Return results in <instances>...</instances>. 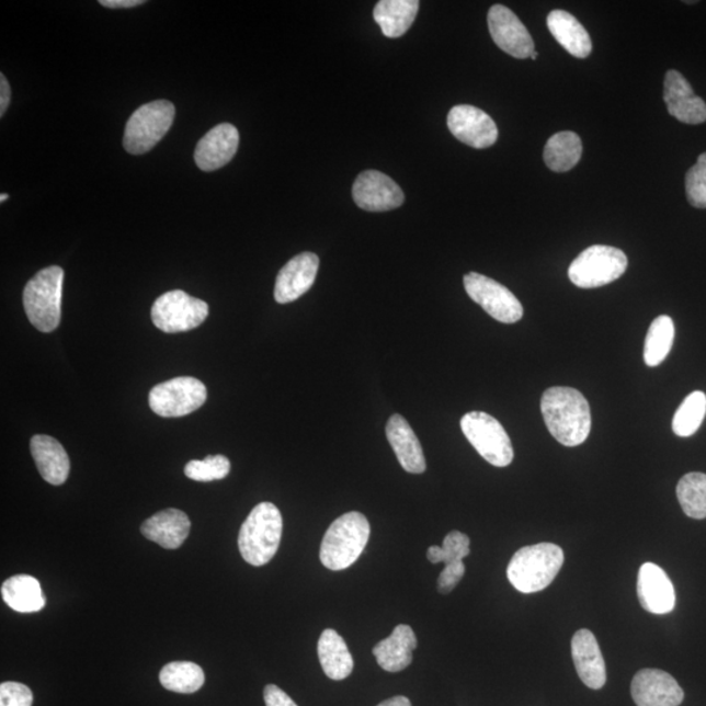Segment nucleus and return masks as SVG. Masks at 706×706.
Here are the masks:
<instances>
[{
	"label": "nucleus",
	"mask_w": 706,
	"mask_h": 706,
	"mask_svg": "<svg viewBox=\"0 0 706 706\" xmlns=\"http://www.w3.org/2000/svg\"><path fill=\"white\" fill-rule=\"evenodd\" d=\"M466 567L464 561L452 562L446 565L441 572L437 581L439 592L441 594H449L457 588L459 581L464 579Z\"/></svg>",
	"instance_id": "nucleus-38"
},
{
	"label": "nucleus",
	"mask_w": 706,
	"mask_h": 706,
	"mask_svg": "<svg viewBox=\"0 0 706 706\" xmlns=\"http://www.w3.org/2000/svg\"><path fill=\"white\" fill-rule=\"evenodd\" d=\"M207 400L205 384L194 377H176L156 385L149 392V407L156 415L181 418L192 413Z\"/></svg>",
	"instance_id": "nucleus-10"
},
{
	"label": "nucleus",
	"mask_w": 706,
	"mask_h": 706,
	"mask_svg": "<svg viewBox=\"0 0 706 706\" xmlns=\"http://www.w3.org/2000/svg\"><path fill=\"white\" fill-rule=\"evenodd\" d=\"M441 548H443V562H445V566L464 561L470 555V538L464 533L452 532L445 536Z\"/></svg>",
	"instance_id": "nucleus-36"
},
{
	"label": "nucleus",
	"mask_w": 706,
	"mask_h": 706,
	"mask_svg": "<svg viewBox=\"0 0 706 706\" xmlns=\"http://www.w3.org/2000/svg\"><path fill=\"white\" fill-rule=\"evenodd\" d=\"M540 409L549 433L561 445L579 446L592 431V412L579 390L555 386L543 394Z\"/></svg>",
	"instance_id": "nucleus-1"
},
{
	"label": "nucleus",
	"mask_w": 706,
	"mask_h": 706,
	"mask_svg": "<svg viewBox=\"0 0 706 706\" xmlns=\"http://www.w3.org/2000/svg\"><path fill=\"white\" fill-rule=\"evenodd\" d=\"M685 192L691 206L706 208V152L685 175Z\"/></svg>",
	"instance_id": "nucleus-35"
},
{
	"label": "nucleus",
	"mask_w": 706,
	"mask_h": 706,
	"mask_svg": "<svg viewBox=\"0 0 706 706\" xmlns=\"http://www.w3.org/2000/svg\"><path fill=\"white\" fill-rule=\"evenodd\" d=\"M230 462L224 456H209L203 460H190L185 466V475L195 481H214L228 477Z\"/></svg>",
	"instance_id": "nucleus-34"
},
{
	"label": "nucleus",
	"mask_w": 706,
	"mask_h": 706,
	"mask_svg": "<svg viewBox=\"0 0 706 706\" xmlns=\"http://www.w3.org/2000/svg\"><path fill=\"white\" fill-rule=\"evenodd\" d=\"M264 703L266 706H297L292 698L285 694L277 685L269 684L263 692Z\"/></svg>",
	"instance_id": "nucleus-39"
},
{
	"label": "nucleus",
	"mask_w": 706,
	"mask_h": 706,
	"mask_svg": "<svg viewBox=\"0 0 706 706\" xmlns=\"http://www.w3.org/2000/svg\"><path fill=\"white\" fill-rule=\"evenodd\" d=\"M65 273L59 266L41 270L25 285L23 303L26 316L41 332H52L60 323Z\"/></svg>",
	"instance_id": "nucleus-5"
},
{
	"label": "nucleus",
	"mask_w": 706,
	"mask_h": 706,
	"mask_svg": "<svg viewBox=\"0 0 706 706\" xmlns=\"http://www.w3.org/2000/svg\"><path fill=\"white\" fill-rule=\"evenodd\" d=\"M706 415V396L703 391L691 392L683 400L672 419V431L679 437H690L702 426Z\"/></svg>",
	"instance_id": "nucleus-33"
},
{
	"label": "nucleus",
	"mask_w": 706,
	"mask_h": 706,
	"mask_svg": "<svg viewBox=\"0 0 706 706\" xmlns=\"http://www.w3.org/2000/svg\"><path fill=\"white\" fill-rule=\"evenodd\" d=\"M488 29H490L494 44L509 56L517 59L533 56L535 45L532 35L519 16H515V13L508 7L501 4L491 7L488 12Z\"/></svg>",
	"instance_id": "nucleus-13"
},
{
	"label": "nucleus",
	"mask_w": 706,
	"mask_h": 706,
	"mask_svg": "<svg viewBox=\"0 0 706 706\" xmlns=\"http://www.w3.org/2000/svg\"><path fill=\"white\" fill-rule=\"evenodd\" d=\"M572 657L577 674L590 690H601L607 682L606 663L595 636L580 629L572 638Z\"/></svg>",
	"instance_id": "nucleus-20"
},
{
	"label": "nucleus",
	"mask_w": 706,
	"mask_h": 706,
	"mask_svg": "<svg viewBox=\"0 0 706 706\" xmlns=\"http://www.w3.org/2000/svg\"><path fill=\"white\" fill-rule=\"evenodd\" d=\"M462 432L488 464L506 467L512 464V441L499 420L486 412L472 411L460 420Z\"/></svg>",
	"instance_id": "nucleus-8"
},
{
	"label": "nucleus",
	"mask_w": 706,
	"mask_h": 706,
	"mask_svg": "<svg viewBox=\"0 0 706 706\" xmlns=\"http://www.w3.org/2000/svg\"><path fill=\"white\" fill-rule=\"evenodd\" d=\"M637 706H679L684 692L669 672L657 669L638 671L630 684Z\"/></svg>",
	"instance_id": "nucleus-15"
},
{
	"label": "nucleus",
	"mask_w": 706,
	"mask_h": 706,
	"mask_svg": "<svg viewBox=\"0 0 706 706\" xmlns=\"http://www.w3.org/2000/svg\"><path fill=\"white\" fill-rule=\"evenodd\" d=\"M547 26L555 39L573 57L582 59L592 53L593 44L585 26L569 12L553 11L547 18Z\"/></svg>",
	"instance_id": "nucleus-25"
},
{
	"label": "nucleus",
	"mask_w": 706,
	"mask_h": 706,
	"mask_svg": "<svg viewBox=\"0 0 706 706\" xmlns=\"http://www.w3.org/2000/svg\"><path fill=\"white\" fill-rule=\"evenodd\" d=\"M562 565L565 553L554 543L526 546L519 549L509 562L508 580L521 593H538L551 585Z\"/></svg>",
	"instance_id": "nucleus-2"
},
{
	"label": "nucleus",
	"mask_w": 706,
	"mask_h": 706,
	"mask_svg": "<svg viewBox=\"0 0 706 706\" xmlns=\"http://www.w3.org/2000/svg\"><path fill=\"white\" fill-rule=\"evenodd\" d=\"M11 101V87L4 75H0V117H3Z\"/></svg>",
	"instance_id": "nucleus-40"
},
{
	"label": "nucleus",
	"mask_w": 706,
	"mask_h": 706,
	"mask_svg": "<svg viewBox=\"0 0 706 706\" xmlns=\"http://www.w3.org/2000/svg\"><path fill=\"white\" fill-rule=\"evenodd\" d=\"M426 558L432 562V565H439V562H443V548L439 546H432L428 548Z\"/></svg>",
	"instance_id": "nucleus-42"
},
{
	"label": "nucleus",
	"mask_w": 706,
	"mask_h": 706,
	"mask_svg": "<svg viewBox=\"0 0 706 706\" xmlns=\"http://www.w3.org/2000/svg\"><path fill=\"white\" fill-rule=\"evenodd\" d=\"M420 3L418 0H382L373 12L376 23L388 38L402 37L415 22Z\"/></svg>",
	"instance_id": "nucleus-27"
},
{
	"label": "nucleus",
	"mask_w": 706,
	"mask_h": 706,
	"mask_svg": "<svg viewBox=\"0 0 706 706\" xmlns=\"http://www.w3.org/2000/svg\"><path fill=\"white\" fill-rule=\"evenodd\" d=\"M627 267L628 258L623 250L593 246L583 250L570 264L568 276L577 287L600 288L619 280Z\"/></svg>",
	"instance_id": "nucleus-7"
},
{
	"label": "nucleus",
	"mask_w": 706,
	"mask_h": 706,
	"mask_svg": "<svg viewBox=\"0 0 706 706\" xmlns=\"http://www.w3.org/2000/svg\"><path fill=\"white\" fill-rule=\"evenodd\" d=\"M31 453L41 477L53 486H62L70 475V458L56 439L36 434L31 440Z\"/></svg>",
	"instance_id": "nucleus-23"
},
{
	"label": "nucleus",
	"mask_w": 706,
	"mask_h": 706,
	"mask_svg": "<svg viewBox=\"0 0 706 706\" xmlns=\"http://www.w3.org/2000/svg\"><path fill=\"white\" fill-rule=\"evenodd\" d=\"M447 127L459 141L483 149L499 138L498 126L486 112L472 105H457L447 115Z\"/></svg>",
	"instance_id": "nucleus-14"
},
{
	"label": "nucleus",
	"mask_w": 706,
	"mask_h": 706,
	"mask_svg": "<svg viewBox=\"0 0 706 706\" xmlns=\"http://www.w3.org/2000/svg\"><path fill=\"white\" fill-rule=\"evenodd\" d=\"M353 201L369 213L391 212L403 205L405 193L389 175L365 171L357 175L352 189Z\"/></svg>",
	"instance_id": "nucleus-12"
},
{
	"label": "nucleus",
	"mask_w": 706,
	"mask_h": 706,
	"mask_svg": "<svg viewBox=\"0 0 706 706\" xmlns=\"http://www.w3.org/2000/svg\"><path fill=\"white\" fill-rule=\"evenodd\" d=\"M283 519L273 502H261L243 522L239 535V548L243 560L250 566L269 565L280 549Z\"/></svg>",
	"instance_id": "nucleus-3"
},
{
	"label": "nucleus",
	"mask_w": 706,
	"mask_h": 706,
	"mask_svg": "<svg viewBox=\"0 0 706 706\" xmlns=\"http://www.w3.org/2000/svg\"><path fill=\"white\" fill-rule=\"evenodd\" d=\"M637 595L644 610L654 615L671 613L675 607V589L669 576L653 562H645L638 572Z\"/></svg>",
	"instance_id": "nucleus-18"
},
{
	"label": "nucleus",
	"mask_w": 706,
	"mask_h": 706,
	"mask_svg": "<svg viewBox=\"0 0 706 706\" xmlns=\"http://www.w3.org/2000/svg\"><path fill=\"white\" fill-rule=\"evenodd\" d=\"M143 3H145L143 0H101L100 2L106 9H132V7H137Z\"/></svg>",
	"instance_id": "nucleus-41"
},
{
	"label": "nucleus",
	"mask_w": 706,
	"mask_h": 706,
	"mask_svg": "<svg viewBox=\"0 0 706 706\" xmlns=\"http://www.w3.org/2000/svg\"><path fill=\"white\" fill-rule=\"evenodd\" d=\"M538 56H539L538 52H534L533 56L530 57V58H532L533 60H536V59H538Z\"/></svg>",
	"instance_id": "nucleus-45"
},
{
	"label": "nucleus",
	"mask_w": 706,
	"mask_h": 706,
	"mask_svg": "<svg viewBox=\"0 0 706 706\" xmlns=\"http://www.w3.org/2000/svg\"><path fill=\"white\" fill-rule=\"evenodd\" d=\"M679 504L688 517L706 519V475L690 472L679 480L676 487Z\"/></svg>",
	"instance_id": "nucleus-32"
},
{
	"label": "nucleus",
	"mask_w": 706,
	"mask_h": 706,
	"mask_svg": "<svg viewBox=\"0 0 706 706\" xmlns=\"http://www.w3.org/2000/svg\"><path fill=\"white\" fill-rule=\"evenodd\" d=\"M208 310L207 303L175 289L155 301L151 317L156 328L175 334L200 328L206 321Z\"/></svg>",
	"instance_id": "nucleus-9"
},
{
	"label": "nucleus",
	"mask_w": 706,
	"mask_h": 706,
	"mask_svg": "<svg viewBox=\"0 0 706 706\" xmlns=\"http://www.w3.org/2000/svg\"><path fill=\"white\" fill-rule=\"evenodd\" d=\"M5 200H9V194L0 195V201L4 202Z\"/></svg>",
	"instance_id": "nucleus-44"
},
{
	"label": "nucleus",
	"mask_w": 706,
	"mask_h": 706,
	"mask_svg": "<svg viewBox=\"0 0 706 706\" xmlns=\"http://www.w3.org/2000/svg\"><path fill=\"white\" fill-rule=\"evenodd\" d=\"M663 100L669 114L687 125H701L706 121V104L696 96L683 75L670 70L664 77Z\"/></svg>",
	"instance_id": "nucleus-16"
},
{
	"label": "nucleus",
	"mask_w": 706,
	"mask_h": 706,
	"mask_svg": "<svg viewBox=\"0 0 706 706\" xmlns=\"http://www.w3.org/2000/svg\"><path fill=\"white\" fill-rule=\"evenodd\" d=\"M675 338V326L669 316H660L651 322L645 339V364L654 368L668 357Z\"/></svg>",
	"instance_id": "nucleus-31"
},
{
	"label": "nucleus",
	"mask_w": 706,
	"mask_h": 706,
	"mask_svg": "<svg viewBox=\"0 0 706 706\" xmlns=\"http://www.w3.org/2000/svg\"><path fill=\"white\" fill-rule=\"evenodd\" d=\"M377 706H412V705L409 698L405 696H397V697L389 698V701H386Z\"/></svg>",
	"instance_id": "nucleus-43"
},
{
	"label": "nucleus",
	"mask_w": 706,
	"mask_h": 706,
	"mask_svg": "<svg viewBox=\"0 0 706 706\" xmlns=\"http://www.w3.org/2000/svg\"><path fill=\"white\" fill-rule=\"evenodd\" d=\"M319 267V258L315 253L298 254L285 264L277 274L275 300L288 304L297 300L314 287Z\"/></svg>",
	"instance_id": "nucleus-17"
},
{
	"label": "nucleus",
	"mask_w": 706,
	"mask_h": 706,
	"mask_svg": "<svg viewBox=\"0 0 706 706\" xmlns=\"http://www.w3.org/2000/svg\"><path fill=\"white\" fill-rule=\"evenodd\" d=\"M192 528L187 514L179 509H166L143 522L140 532L148 540L166 549H176L187 539Z\"/></svg>",
	"instance_id": "nucleus-22"
},
{
	"label": "nucleus",
	"mask_w": 706,
	"mask_h": 706,
	"mask_svg": "<svg viewBox=\"0 0 706 706\" xmlns=\"http://www.w3.org/2000/svg\"><path fill=\"white\" fill-rule=\"evenodd\" d=\"M175 107L168 100H156L135 111L127 121L124 147L128 153L143 155L158 145L171 130Z\"/></svg>",
	"instance_id": "nucleus-6"
},
{
	"label": "nucleus",
	"mask_w": 706,
	"mask_h": 706,
	"mask_svg": "<svg viewBox=\"0 0 706 706\" xmlns=\"http://www.w3.org/2000/svg\"><path fill=\"white\" fill-rule=\"evenodd\" d=\"M240 134L234 125L220 124L208 132L195 148L194 159L203 172L227 166L239 149Z\"/></svg>",
	"instance_id": "nucleus-19"
},
{
	"label": "nucleus",
	"mask_w": 706,
	"mask_h": 706,
	"mask_svg": "<svg viewBox=\"0 0 706 706\" xmlns=\"http://www.w3.org/2000/svg\"><path fill=\"white\" fill-rule=\"evenodd\" d=\"M418 647L415 633L410 626L400 624L385 640L373 648L378 667L388 672H399L412 663L413 650Z\"/></svg>",
	"instance_id": "nucleus-24"
},
{
	"label": "nucleus",
	"mask_w": 706,
	"mask_h": 706,
	"mask_svg": "<svg viewBox=\"0 0 706 706\" xmlns=\"http://www.w3.org/2000/svg\"><path fill=\"white\" fill-rule=\"evenodd\" d=\"M582 156V141L576 133L561 132L549 138L545 147L546 166L554 172L565 173L573 169Z\"/></svg>",
	"instance_id": "nucleus-29"
},
{
	"label": "nucleus",
	"mask_w": 706,
	"mask_h": 706,
	"mask_svg": "<svg viewBox=\"0 0 706 706\" xmlns=\"http://www.w3.org/2000/svg\"><path fill=\"white\" fill-rule=\"evenodd\" d=\"M464 284L471 300L480 305L496 321L515 323L524 317V308L519 298L491 277L470 273L464 277Z\"/></svg>",
	"instance_id": "nucleus-11"
},
{
	"label": "nucleus",
	"mask_w": 706,
	"mask_h": 706,
	"mask_svg": "<svg viewBox=\"0 0 706 706\" xmlns=\"http://www.w3.org/2000/svg\"><path fill=\"white\" fill-rule=\"evenodd\" d=\"M371 536L369 521L363 513L342 515L326 532L319 559L330 570H343L355 565Z\"/></svg>",
	"instance_id": "nucleus-4"
},
{
	"label": "nucleus",
	"mask_w": 706,
	"mask_h": 706,
	"mask_svg": "<svg viewBox=\"0 0 706 706\" xmlns=\"http://www.w3.org/2000/svg\"><path fill=\"white\" fill-rule=\"evenodd\" d=\"M33 694L25 684L4 682L0 685V706H32Z\"/></svg>",
	"instance_id": "nucleus-37"
},
{
	"label": "nucleus",
	"mask_w": 706,
	"mask_h": 706,
	"mask_svg": "<svg viewBox=\"0 0 706 706\" xmlns=\"http://www.w3.org/2000/svg\"><path fill=\"white\" fill-rule=\"evenodd\" d=\"M205 671L200 664L187 661L168 663L160 671V683L176 694H194L205 684Z\"/></svg>",
	"instance_id": "nucleus-30"
},
{
	"label": "nucleus",
	"mask_w": 706,
	"mask_h": 706,
	"mask_svg": "<svg viewBox=\"0 0 706 706\" xmlns=\"http://www.w3.org/2000/svg\"><path fill=\"white\" fill-rule=\"evenodd\" d=\"M319 662L326 676L332 681H344L353 671V658L348 644L334 629H324L318 640Z\"/></svg>",
	"instance_id": "nucleus-26"
},
{
	"label": "nucleus",
	"mask_w": 706,
	"mask_h": 706,
	"mask_svg": "<svg viewBox=\"0 0 706 706\" xmlns=\"http://www.w3.org/2000/svg\"><path fill=\"white\" fill-rule=\"evenodd\" d=\"M386 437L403 470L410 474H423L426 470L422 444L403 417L396 413L389 419Z\"/></svg>",
	"instance_id": "nucleus-21"
},
{
	"label": "nucleus",
	"mask_w": 706,
	"mask_h": 706,
	"mask_svg": "<svg viewBox=\"0 0 706 706\" xmlns=\"http://www.w3.org/2000/svg\"><path fill=\"white\" fill-rule=\"evenodd\" d=\"M2 596L7 606L16 613H38L46 604L43 589L35 577L18 574L11 577L2 585Z\"/></svg>",
	"instance_id": "nucleus-28"
}]
</instances>
